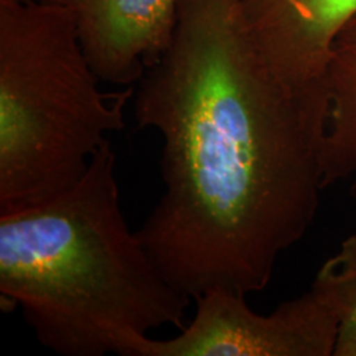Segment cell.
Listing matches in <instances>:
<instances>
[{
    "label": "cell",
    "instance_id": "6da1fadb",
    "mask_svg": "<svg viewBox=\"0 0 356 356\" xmlns=\"http://www.w3.org/2000/svg\"><path fill=\"white\" fill-rule=\"evenodd\" d=\"M135 119L163 138L165 191L136 231L156 266L191 298L266 289L318 213L329 111L272 72L243 0H178Z\"/></svg>",
    "mask_w": 356,
    "mask_h": 356
},
{
    "label": "cell",
    "instance_id": "7a4b0ae2",
    "mask_svg": "<svg viewBox=\"0 0 356 356\" xmlns=\"http://www.w3.org/2000/svg\"><path fill=\"white\" fill-rule=\"evenodd\" d=\"M110 139L70 191L0 216V292L63 356L116 354L126 334L184 329L191 296L156 266L119 200Z\"/></svg>",
    "mask_w": 356,
    "mask_h": 356
},
{
    "label": "cell",
    "instance_id": "3957f363",
    "mask_svg": "<svg viewBox=\"0 0 356 356\" xmlns=\"http://www.w3.org/2000/svg\"><path fill=\"white\" fill-rule=\"evenodd\" d=\"M76 20L42 0H0V216L70 191L135 89L104 92Z\"/></svg>",
    "mask_w": 356,
    "mask_h": 356
},
{
    "label": "cell",
    "instance_id": "277c9868",
    "mask_svg": "<svg viewBox=\"0 0 356 356\" xmlns=\"http://www.w3.org/2000/svg\"><path fill=\"white\" fill-rule=\"evenodd\" d=\"M194 300V318L175 338L126 334L118 355L334 356L339 323L314 286L267 316L254 312L244 294L223 288Z\"/></svg>",
    "mask_w": 356,
    "mask_h": 356
},
{
    "label": "cell",
    "instance_id": "5b68a950",
    "mask_svg": "<svg viewBox=\"0 0 356 356\" xmlns=\"http://www.w3.org/2000/svg\"><path fill=\"white\" fill-rule=\"evenodd\" d=\"M250 31L269 67L296 97L329 99L331 45L356 0H243Z\"/></svg>",
    "mask_w": 356,
    "mask_h": 356
},
{
    "label": "cell",
    "instance_id": "8992f818",
    "mask_svg": "<svg viewBox=\"0 0 356 356\" xmlns=\"http://www.w3.org/2000/svg\"><path fill=\"white\" fill-rule=\"evenodd\" d=\"M73 15L99 79L134 85L169 47L178 0H42Z\"/></svg>",
    "mask_w": 356,
    "mask_h": 356
},
{
    "label": "cell",
    "instance_id": "52a82bcc",
    "mask_svg": "<svg viewBox=\"0 0 356 356\" xmlns=\"http://www.w3.org/2000/svg\"><path fill=\"white\" fill-rule=\"evenodd\" d=\"M326 88L329 126L323 148L325 188L346 184L356 198V11L332 41Z\"/></svg>",
    "mask_w": 356,
    "mask_h": 356
},
{
    "label": "cell",
    "instance_id": "ba28073f",
    "mask_svg": "<svg viewBox=\"0 0 356 356\" xmlns=\"http://www.w3.org/2000/svg\"><path fill=\"white\" fill-rule=\"evenodd\" d=\"M312 286L338 318L334 356H356V234L343 239L338 251L322 264Z\"/></svg>",
    "mask_w": 356,
    "mask_h": 356
}]
</instances>
